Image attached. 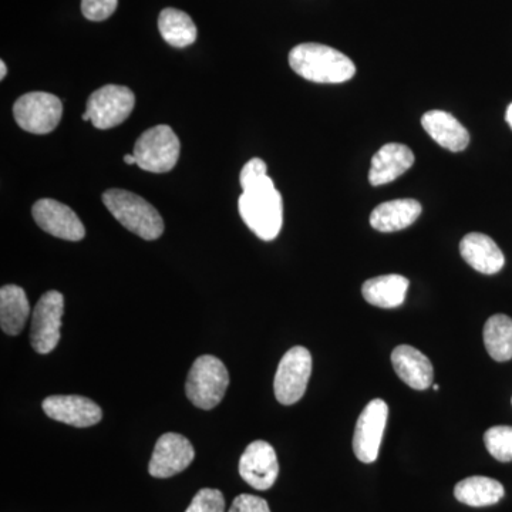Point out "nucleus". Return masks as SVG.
<instances>
[{
	"mask_svg": "<svg viewBox=\"0 0 512 512\" xmlns=\"http://www.w3.org/2000/svg\"><path fill=\"white\" fill-rule=\"evenodd\" d=\"M312 373V355L303 346L285 353L276 370L274 390L276 400L284 406L298 403L308 387Z\"/></svg>",
	"mask_w": 512,
	"mask_h": 512,
	"instance_id": "423d86ee",
	"label": "nucleus"
},
{
	"mask_svg": "<svg viewBox=\"0 0 512 512\" xmlns=\"http://www.w3.org/2000/svg\"><path fill=\"white\" fill-rule=\"evenodd\" d=\"M33 218L47 234L64 241H82L86 235L83 222L76 212L56 200H39L32 208Z\"/></svg>",
	"mask_w": 512,
	"mask_h": 512,
	"instance_id": "9b49d317",
	"label": "nucleus"
},
{
	"mask_svg": "<svg viewBox=\"0 0 512 512\" xmlns=\"http://www.w3.org/2000/svg\"><path fill=\"white\" fill-rule=\"evenodd\" d=\"M389 406L382 399L372 400L357 419L353 451L362 463H375L379 456L384 429H386Z\"/></svg>",
	"mask_w": 512,
	"mask_h": 512,
	"instance_id": "9d476101",
	"label": "nucleus"
},
{
	"mask_svg": "<svg viewBox=\"0 0 512 512\" xmlns=\"http://www.w3.org/2000/svg\"><path fill=\"white\" fill-rule=\"evenodd\" d=\"M43 410L52 420L69 426L92 427L100 423L103 412L93 400L83 396H49L42 404Z\"/></svg>",
	"mask_w": 512,
	"mask_h": 512,
	"instance_id": "4468645a",
	"label": "nucleus"
},
{
	"mask_svg": "<svg viewBox=\"0 0 512 512\" xmlns=\"http://www.w3.org/2000/svg\"><path fill=\"white\" fill-rule=\"evenodd\" d=\"M460 254L480 274L494 275L504 268L503 251L493 239L480 232H471L461 239Z\"/></svg>",
	"mask_w": 512,
	"mask_h": 512,
	"instance_id": "dca6fc26",
	"label": "nucleus"
},
{
	"mask_svg": "<svg viewBox=\"0 0 512 512\" xmlns=\"http://www.w3.org/2000/svg\"><path fill=\"white\" fill-rule=\"evenodd\" d=\"M64 313V298L57 291L40 296L33 309L30 343L40 355H47L56 348L60 340V329Z\"/></svg>",
	"mask_w": 512,
	"mask_h": 512,
	"instance_id": "1a4fd4ad",
	"label": "nucleus"
},
{
	"mask_svg": "<svg viewBox=\"0 0 512 512\" xmlns=\"http://www.w3.org/2000/svg\"><path fill=\"white\" fill-rule=\"evenodd\" d=\"M420 214V202L412 198L387 201L370 214V225L380 232L402 231L419 220Z\"/></svg>",
	"mask_w": 512,
	"mask_h": 512,
	"instance_id": "6ab92c4d",
	"label": "nucleus"
},
{
	"mask_svg": "<svg viewBox=\"0 0 512 512\" xmlns=\"http://www.w3.org/2000/svg\"><path fill=\"white\" fill-rule=\"evenodd\" d=\"M239 474L255 490H269L279 476L275 448L262 440L249 444L239 460Z\"/></svg>",
	"mask_w": 512,
	"mask_h": 512,
	"instance_id": "f8f14e48",
	"label": "nucleus"
},
{
	"mask_svg": "<svg viewBox=\"0 0 512 512\" xmlns=\"http://www.w3.org/2000/svg\"><path fill=\"white\" fill-rule=\"evenodd\" d=\"M158 30L168 45L183 49L197 40V26L183 10L164 9L158 16Z\"/></svg>",
	"mask_w": 512,
	"mask_h": 512,
	"instance_id": "5701e85b",
	"label": "nucleus"
},
{
	"mask_svg": "<svg viewBox=\"0 0 512 512\" xmlns=\"http://www.w3.org/2000/svg\"><path fill=\"white\" fill-rule=\"evenodd\" d=\"M228 512H271L264 498L251 494H241L235 498Z\"/></svg>",
	"mask_w": 512,
	"mask_h": 512,
	"instance_id": "cd10ccee",
	"label": "nucleus"
},
{
	"mask_svg": "<svg viewBox=\"0 0 512 512\" xmlns=\"http://www.w3.org/2000/svg\"><path fill=\"white\" fill-rule=\"evenodd\" d=\"M505 119H507V123L510 124V127L512 128V103L508 106L507 116H505Z\"/></svg>",
	"mask_w": 512,
	"mask_h": 512,
	"instance_id": "7c9ffc66",
	"label": "nucleus"
},
{
	"mask_svg": "<svg viewBox=\"0 0 512 512\" xmlns=\"http://www.w3.org/2000/svg\"><path fill=\"white\" fill-rule=\"evenodd\" d=\"M6 74H8V67H6L5 62H0V79H5Z\"/></svg>",
	"mask_w": 512,
	"mask_h": 512,
	"instance_id": "c756f323",
	"label": "nucleus"
},
{
	"mask_svg": "<svg viewBox=\"0 0 512 512\" xmlns=\"http://www.w3.org/2000/svg\"><path fill=\"white\" fill-rule=\"evenodd\" d=\"M293 72L313 83L338 84L352 79L356 66L339 50L320 43H302L289 53Z\"/></svg>",
	"mask_w": 512,
	"mask_h": 512,
	"instance_id": "f03ea898",
	"label": "nucleus"
},
{
	"mask_svg": "<svg viewBox=\"0 0 512 512\" xmlns=\"http://www.w3.org/2000/svg\"><path fill=\"white\" fill-rule=\"evenodd\" d=\"M103 202L113 217L138 237L154 241L163 235L164 222L160 212L134 192L109 190L104 192Z\"/></svg>",
	"mask_w": 512,
	"mask_h": 512,
	"instance_id": "7ed1b4c3",
	"label": "nucleus"
},
{
	"mask_svg": "<svg viewBox=\"0 0 512 512\" xmlns=\"http://www.w3.org/2000/svg\"><path fill=\"white\" fill-rule=\"evenodd\" d=\"M394 372L414 390L429 389L434 380L433 365L429 357L413 346H397L392 353Z\"/></svg>",
	"mask_w": 512,
	"mask_h": 512,
	"instance_id": "a211bd4d",
	"label": "nucleus"
},
{
	"mask_svg": "<svg viewBox=\"0 0 512 512\" xmlns=\"http://www.w3.org/2000/svg\"><path fill=\"white\" fill-rule=\"evenodd\" d=\"M484 443L488 453L501 461V463H510L512 461V427L495 426L485 431Z\"/></svg>",
	"mask_w": 512,
	"mask_h": 512,
	"instance_id": "393cba45",
	"label": "nucleus"
},
{
	"mask_svg": "<svg viewBox=\"0 0 512 512\" xmlns=\"http://www.w3.org/2000/svg\"><path fill=\"white\" fill-rule=\"evenodd\" d=\"M409 289V279L402 275H383L363 284V298L377 308L393 309L403 305Z\"/></svg>",
	"mask_w": 512,
	"mask_h": 512,
	"instance_id": "aec40b11",
	"label": "nucleus"
},
{
	"mask_svg": "<svg viewBox=\"0 0 512 512\" xmlns=\"http://www.w3.org/2000/svg\"><path fill=\"white\" fill-rule=\"evenodd\" d=\"M119 0H82V12L92 22H103L116 12Z\"/></svg>",
	"mask_w": 512,
	"mask_h": 512,
	"instance_id": "bb28decb",
	"label": "nucleus"
},
{
	"mask_svg": "<svg viewBox=\"0 0 512 512\" xmlns=\"http://www.w3.org/2000/svg\"><path fill=\"white\" fill-rule=\"evenodd\" d=\"M194 457L190 440L178 433H165L157 441L148 471L156 478H170L187 470Z\"/></svg>",
	"mask_w": 512,
	"mask_h": 512,
	"instance_id": "ddd939ff",
	"label": "nucleus"
},
{
	"mask_svg": "<svg viewBox=\"0 0 512 512\" xmlns=\"http://www.w3.org/2000/svg\"><path fill=\"white\" fill-rule=\"evenodd\" d=\"M484 345L495 362L512 359V319L505 315H494L484 326Z\"/></svg>",
	"mask_w": 512,
	"mask_h": 512,
	"instance_id": "b1692460",
	"label": "nucleus"
},
{
	"mask_svg": "<svg viewBox=\"0 0 512 512\" xmlns=\"http://www.w3.org/2000/svg\"><path fill=\"white\" fill-rule=\"evenodd\" d=\"M421 126L439 146L453 153L466 150L470 144L467 128L447 111H427L421 117Z\"/></svg>",
	"mask_w": 512,
	"mask_h": 512,
	"instance_id": "f3484780",
	"label": "nucleus"
},
{
	"mask_svg": "<svg viewBox=\"0 0 512 512\" xmlns=\"http://www.w3.org/2000/svg\"><path fill=\"white\" fill-rule=\"evenodd\" d=\"M239 181L244 191L238 201L242 221L262 241H274L284 224V204L268 175V165L252 158L242 168Z\"/></svg>",
	"mask_w": 512,
	"mask_h": 512,
	"instance_id": "f257e3e1",
	"label": "nucleus"
},
{
	"mask_svg": "<svg viewBox=\"0 0 512 512\" xmlns=\"http://www.w3.org/2000/svg\"><path fill=\"white\" fill-rule=\"evenodd\" d=\"M225 498L220 490L202 488L192 498L190 507L185 512H224Z\"/></svg>",
	"mask_w": 512,
	"mask_h": 512,
	"instance_id": "a878e982",
	"label": "nucleus"
},
{
	"mask_svg": "<svg viewBox=\"0 0 512 512\" xmlns=\"http://www.w3.org/2000/svg\"><path fill=\"white\" fill-rule=\"evenodd\" d=\"M136 104V97L128 87L107 84L100 87L87 100L86 113L99 130L120 126L130 117Z\"/></svg>",
	"mask_w": 512,
	"mask_h": 512,
	"instance_id": "6e6552de",
	"label": "nucleus"
},
{
	"mask_svg": "<svg viewBox=\"0 0 512 512\" xmlns=\"http://www.w3.org/2000/svg\"><path fill=\"white\" fill-rule=\"evenodd\" d=\"M505 490L500 481L488 477H468L454 488V497L470 507H488L503 500Z\"/></svg>",
	"mask_w": 512,
	"mask_h": 512,
	"instance_id": "4be33fe9",
	"label": "nucleus"
},
{
	"mask_svg": "<svg viewBox=\"0 0 512 512\" xmlns=\"http://www.w3.org/2000/svg\"><path fill=\"white\" fill-rule=\"evenodd\" d=\"M124 163L128 165H137L136 157L131 156V154H126V156H124Z\"/></svg>",
	"mask_w": 512,
	"mask_h": 512,
	"instance_id": "c85d7f7f",
	"label": "nucleus"
},
{
	"mask_svg": "<svg viewBox=\"0 0 512 512\" xmlns=\"http://www.w3.org/2000/svg\"><path fill=\"white\" fill-rule=\"evenodd\" d=\"M13 116L20 128L32 134H49L63 116V104L55 94L33 92L25 94L13 106Z\"/></svg>",
	"mask_w": 512,
	"mask_h": 512,
	"instance_id": "0eeeda50",
	"label": "nucleus"
},
{
	"mask_svg": "<svg viewBox=\"0 0 512 512\" xmlns=\"http://www.w3.org/2000/svg\"><path fill=\"white\" fill-rule=\"evenodd\" d=\"M229 384L227 367L218 357H198L188 373L185 393L195 407L211 410L224 399Z\"/></svg>",
	"mask_w": 512,
	"mask_h": 512,
	"instance_id": "20e7f679",
	"label": "nucleus"
},
{
	"mask_svg": "<svg viewBox=\"0 0 512 512\" xmlns=\"http://www.w3.org/2000/svg\"><path fill=\"white\" fill-rule=\"evenodd\" d=\"M133 156L141 170L163 174L173 170L180 157V140L173 128L161 124L141 134Z\"/></svg>",
	"mask_w": 512,
	"mask_h": 512,
	"instance_id": "39448f33",
	"label": "nucleus"
},
{
	"mask_svg": "<svg viewBox=\"0 0 512 512\" xmlns=\"http://www.w3.org/2000/svg\"><path fill=\"white\" fill-rule=\"evenodd\" d=\"M414 160L416 158H414L413 151L404 144H386L372 158L369 183L373 187L392 183L412 168Z\"/></svg>",
	"mask_w": 512,
	"mask_h": 512,
	"instance_id": "2eb2a0df",
	"label": "nucleus"
},
{
	"mask_svg": "<svg viewBox=\"0 0 512 512\" xmlns=\"http://www.w3.org/2000/svg\"><path fill=\"white\" fill-rule=\"evenodd\" d=\"M30 313L26 292L18 285L0 289V325L6 335L18 336L25 328Z\"/></svg>",
	"mask_w": 512,
	"mask_h": 512,
	"instance_id": "412c9836",
	"label": "nucleus"
}]
</instances>
